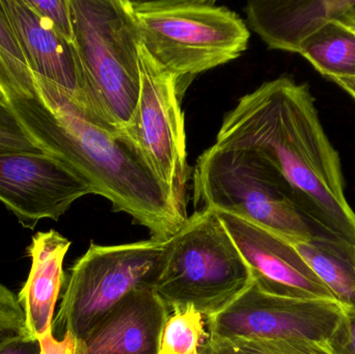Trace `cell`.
<instances>
[{"label": "cell", "instance_id": "1", "mask_svg": "<svg viewBox=\"0 0 355 354\" xmlns=\"http://www.w3.org/2000/svg\"><path fill=\"white\" fill-rule=\"evenodd\" d=\"M0 101L41 148L74 170L95 195L145 227L152 240L172 239L187 222L166 185L123 129L77 104L26 64L0 54Z\"/></svg>", "mask_w": 355, "mask_h": 354}, {"label": "cell", "instance_id": "2", "mask_svg": "<svg viewBox=\"0 0 355 354\" xmlns=\"http://www.w3.org/2000/svg\"><path fill=\"white\" fill-rule=\"evenodd\" d=\"M214 145L256 152L283 177L314 226L355 245L341 159L308 85L282 76L246 94L225 114Z\"/></svg>", "mask_w": 355, "mask_h": 354}, {"label": "cell", "instance_id": "3", "mask_svg": "<svg viewBox=\"0 0 355 354\" xmlns=\"http://www.w3.org/2000/svg\"><path fill=\"white\" fill-rule=\"evenodd\" d=\"M139 44L179 79L182 91L196 75L239 57L250 33L239 15L212 0H125Z\"/></svg>", "mask_w": 355, "mask_h": 354}, {"label": "cell", "instance_id": "4", "mask_svg": "<svg viewBox=\"0 0 355 354\" xmlns=\"http://www.w3.org/2000/svg\"><path fill=\"white\" fill-rule=\"evenodd\" d=\"M75 53L83 78L76 102L124 129L141 91L139 39L125 0H70Z\"/></svg>", "mask_w": 355, "mask_h": 354}, {"label": "cell", "instance_id": "5", "mask_svg": "<svg viewBox=\"0 0 355 354\" xmlns=\"http://www.w3.org/2000/svg\"><path fill=\"white\" fill-rule=\"evenodd\" d=\"M252 283L250 266L216 211L204 208L168 240L153 289L171 314L193 310L209 318L229 307Z\"/></svg>", "mask_w": 355, "mask_h": 354}, {"label": "cell", "instance_id": "6", "mask_svg": "<svg viewBox=\"0 0 355 354\" xmlns=\"http://www.w3.org/2000/svg\"><path fill=\"white\" fill-rule=\"evenodd\" d=\"M192 180L198 210L229 212L292 245L323 232L300 210L279 172L256 152L213 145L198 157Z\"/></svg>", "mask_w": 355, "mask_h": 354}, {"label": "cell", "instance_id": "7", "mask_svg": "<svg viewBox=\"0 0 355 354\" xmlns=\"http://www.w3.org/2000/svg\"><path fill=\"white\" fill-rule=\"evenodd\" d=\"M168 245L152 239L116 245L92 242L69 269L52 322L54 338L62 340L70 333L83 340L131 293L154 288Z\"/></svg>", "mask_w": 355, "mask_h": 354}, {"label": "cell", "instance_id": "8", "mask_svg": "<svg viewBox=\"0 0 355 354\" xmlns=\"http://www.w3.org/2000/svg\"><path fill=\"white\" fill-rule=\"evenodd\" d=\"M141 91L132 118L123 130L143 152L173 203L186 218L187 162L183 91L179 79L156 64L139 44Z\"/></svg>", "mask_w": 355, "mask_h": 354}, {"label": "cell", "instance_id": "9", "mask_svg": "<svg viewBox=\"0 0 355 354\" xmlns=\"http://www.w3.org/2000/svg\"><path fill=\"white\" fill-rule=\"evenodd\" d=\"M343 314L337 301L271 294L252 283L229 307L206 318V326L215 339H298L323 345Z\"/></svg>", "mask_w": 355, "mask_h": 354}, {"label": "cell", "instance_id": "10", "mask_svg": "<svg viewBox=\"0 0 355 354\" xmlns=\"http://www.w3.org/2000/svg\"><path fill=\"white\" fill-rule=\"evenodd\" d=\"M87 195H95L89 183L52 156L0 155V202L23 228L33 230L40 220H60Z\"/></svg>", "mask_w": 355, "mask_h": 354}, {"label": "cell", "instance_id": "11", "mask_svg": "<svg viewBox=\"0 0 355 354\" xmlns=\"http://www.w3.org/2000/svg\"><path fill=\"white\" fill-rule=\"evenodd\" d=\"M216 213L259 288L281 297L337 301L289 241L229 212Z\"/></svg>", "mask_w": 355, "mask_h": 354}, {"label": "cell", "instance_id": "12", "mask_svg": "<svg viewBox=\"0 0 355 354\" xmlns=\"http://www.w3.org/2000/svg\"><path fill=\"white\" fill-rule=\"evenodd\" d=\"M171 312L153 288L135 291L83 339L75 354H159Z\"/></svg>", "mask_w": 355, "mask_h": 354}, {"label": "cell", "instance_id": "13", "mask_svg": "<svg viewBox=\"0 0 355 354\" xmlns=\"http://www.w3.org/2000/svg\"><path fill=\"white\" fill-rule=\"evenodd\" d=\"M0 4L18 39L26 66L66 91L74 101H80L83 78L73 43L62 37L26 0H0Z\"/></svg>", "mask_w": 355, "mask_h": 354}, {"label": "cell", "instance_id": "14", "mask_svg": "<svg viewBox=\"0 0 355 354\" xmlns=\"http://www.w3.org/2000/svg\"><path fill=\"white\" fill-rule=\"evenodd\" d=\"M355 0H250V28L269 49L300 53L302 44L321 26L342 18Z\"/></svg>", "mask_w": 355, "mask_h": 354}, {"label": "cell", "instance_id": "15", "mask_svg": "<svg viewBox=\"0 0 355 354\" xmlns=\"http://www.w3.org/2000/svg\"><path fill=\"white\" fill-rule=\"evenodd\" d=\"M71 241L55 230L33 235L27 253L31 259L26 282L17 295L24 312L25 326L33 338L52 330L54 309L66 283L62 269Z\"/></svg>", "mask_w": 355, "mask_h": 354}, {"label": "cell", "instance_id": "16", "mask_svg": "<svg viewBox=\"0 0 355 354\" xmlns=\"http://www.w3.org/2000/svg\"><path fill=\"white\" fill-rule=\"evenodd\" d=\"M293 245L341 307L355 309L354 243L322 232Z\"/></svg>", "mask_w": 355, "mask_h": 354}, {"label": "cell", "instance_id": "17", "mask_svg": "<svg viewBox=\"0 0 355 354\" xmlns=\"http://www.w3.org/2000/svg\"><path fill=\"white\" fill-rule=\"evenodd\" d=\"M322 76L355 79V26L343 18L333 19L313 33L300 48Z\"/></svg>", "mask_w": 355, "mask_h": 354}, {"label": "cell", "instance_id": "18", "mask_svg": "<svg viewBox=\"0 0 355 354\" xmlns=\"http://www.w3.org/2000/svg\"><path fill=\"white\" fill-rule=\"evenodd\" d=\"M208 337L202 314L193 310L172 313L162 330L159 354H202Z\"/></svg>", "mask_w": 355, "mask_h": 354}, {"label": "cell", "instance_id": "19", "mask_svg": "<svg viewBox=\"0 0 355 354\" xmlns=\"http://www.w3.org/2000/svg\"><path fill=\"white\" fill-rule=\"evenodd\" d=\"M24 337H31L17 295L0 283V351Z\"/></svg>", "mask_w": 355, "mask_h": 354}, {"label": "cell", "instance_id": "20", "mask_svg": "<svg viewBox=\"0 0 355 354\" xmlns=\"http://www.w3.org/2000/svg\"><path fill=\"white\" fill-rule=\"evenodd\" d=\"M10 153H44L27 134L12 110L0 101V155Z\"/></svg>", "mask_w": 355, "mask_h": 354}, {"label": "cell", "instance_id": "21", "mask_svg": "<svg viewBox=\"0 0 355 354\" xmlns=\"http://www.w3.org/2000/svg\"><path fill=\"white\" fill-rule=\"evenodd\" d=\"M260 354H331L324 345L310 341L263 340V339H223Z\"/></svg>", "mask_w": 355, "mask_h": 354}, {"label": "cell", "instance_id": "22", "mask_svg": "<svg viewBox=\"0 0 355 354\" xmlns=\"http://www.w3.org/2000/svg\"><path fill=\"white\" fill-rule=\"evenodd\" d=\"M27 3L46 20L67 41L73 43L72 12L70 0H26Z\"/></svg>", "mask_w": 355, "mask_h": 354}, {"label": "cell", "instance_id": "23", "mask_svg": "<svg viewBox=\"0 0 355 354\" xmlns=\"http://www.w3.org/2000/svg\"><path fill=\"white\" fill-rule=\"evenodd\" d=\"M323 345L331 354H355V309L344 310L337 328Z\"/></svg>", "mask_w": 355, "mask_h": 354}, {"label": "cell", "instance_id": "24", "mask_svg": "<svg viewBox=\"0 0 355 354\" xmlns=\"http://www.w3.org/2000/svg\"><path fill=\"white\" fill-rule=\"evenodd\" d=\"M0 54L26 64L18 39L15 35L1 4H0Z\"/></svg>", "mask_w": 355, "mask_h": 354}, {"label": "cell", "instance_id": "25", "mask_svg": "<svg viewBox=\"0 0 355 354\" xmlns=\"http://www.w3.org/2000/svg\"><path fill=\"white\" fill-rule=\"evenodd\" d=\"M41 347V354H75L76 353V339L70 333H67L62 340H56L52 330L37 339Z\"/></svg>", "mask_w": 355, "mask_h": 354}, {"label": "cell", "instance_id": "26", "mask_svg": "<svg viewBox=\"0 0 355 354\" xmlns=\"http://www.w3.org/2000/svg\"><path fill=\"white\" fill-rule=\"evenodd\" d=\"M202 354H260L233 344L223 339L208 337L202 345Z\"/></svg>", "mask_w": 355, "mask_h": 354}, {"label": "cell", "instance_id": "27", "mask_svg": "<svg viewBox=\"0 0 355 354\" xmlns=\"http://www.w3.org/2000/svg\"><path fill=\"white\" fill-rule=\"evenodd\" d=\"M0 354H41V347L37 339L24 337L10 343Z\"/></svg>", "mask_w": 355, "mask_h": 354}, {"label": "cell", "instance_id": "28", "mask_svg": "<svg viewBox=\"0 0 355 354\" xmlns=\"http://www.w3.org/2000/svg\"><path fill=\"white\" fill-rule=\"evenodd\" d=\"M331 81L339 85L341 89H343L348 95L352 96L355 100V79L335 78L331 79Z\"/></svg>", "mask_w": 355, "mask_h": 354}, {"label": "cell", "instance_id": "29", "mask_svg": "<svg viewBox=\"0 0 355 354\" xmlns=\"http://www.w3.org/2000/svg\"><path fill=\"white\" fill-rule=\"evenodd\" d=\"M342 18L355 26V3L346 12V14Z\"/></svg>", "mask_w": 355, "mask_h": 354}]
</instances>
